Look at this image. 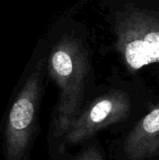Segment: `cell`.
Listing matches in <instances>:
<instances>
[{
  "mask_svg": "<svg viewBox=\"0 0 159 160\" xmlns=\"http://www.w3.org/2000/svg\"><path fill=\"white\" fill-rule=\"evenodd\" d=\"M130 110V99L126 93L111 91L80 112L63 139L67 145L86 141L101 129L127 119Z\"/></svg>",
  "mask_w": 159,
  "mask_h": 160,
  "instance_id": "cell-3",
  "label": "cell"
},
{
  "mask_svg": "<svg viewBox=\"0 0 159 160\" xmlns=\"http://www.w3.org/2000/svg\"><path fill=\"white\" fill-rule=\"evenodd\" d=\"M40 93L41 64H38L10 108L5 128L6 160H22L28 153L36 132Z\"/></svg>",
  "mask_w": 159,
  "mask_h": 160,
  "instance_id": "cell-2",
  "label": "cell"
},
{
  "mask_svg": "<svg viewBox=\"0 0 159 160\" xmlns=\"http://www.w3.org/2000/svg\"><path fill=\"white\" fill-rule=\"evenodd\" d=\"M71 160H104L101 153L96 147L88 148Z\"/></svg>",
  "mask_w": 159,
  "mask_h": 160,
  "instance_id": "cell-6",
  "label": "cell"
},
{
  "mask_svg": "<svg viewBox=\"0 0 159 160\" xmlns=\"http://www.w3.org/2000/svg\"><path fill=\"white\" fill-rule=\"evenodd\" d=\"M118 45L127 65L133 70L159 62V29L127 24L119 29Z\"/></svg>",
  "mask_w": 159,
  "mask_h": 160,
  "instance_id": "cell-4",
  "label": "cell"
},
{
  "mask_svg": "<svg viewBox=\"0 0 159 160\" xmlns=\"http://www.w3.org/2000/svg\"><path fill=\"white\" fill-rule=\"evenodd\" d=\"M128 160H146L159 154V103L131 129L124 142Z\"/></svg>",
  "mask_w": 159,
  "mask_h": 160,
  "instance_id": "cell-5",
  "label": "cell"
},
{
  "mask_svg": "<svg viewBox=\"0 0 159 160\" xmlns=\"http://www.w3.org/2000/svg\"><path fill=\"white\" fill-rule=\"evenodd\" d=\"M87 55L74 38H65L52 51L49 73L59 89L54 134L64 138L81 112L84 81L87 75Z\"/></svg>",
  "mask_w": 159,
  "mask_h": 160,
  "instance_id": "cell-1",
  "label": "cell"
}]
</instances>
